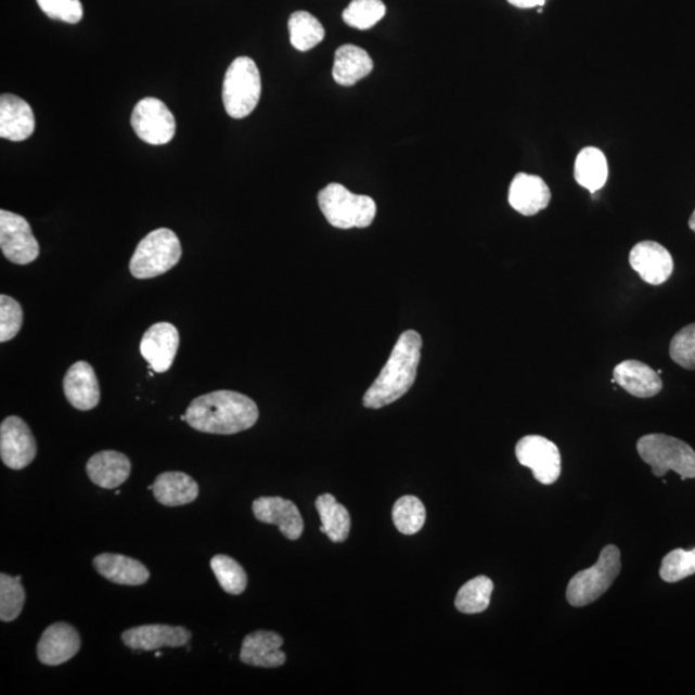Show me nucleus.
Instances as JSON below:
<instances>
[{
    "label": "nucleus",
    "mask_w": 695,
    "mask_h": 695,
    "mask_svg": "<svg viewBox=\"0 0 695 695\" xmlns=\"http://www.w3.org/2000/svg\"><path fill=\"white\" fill-rule=\"evenodd\" d=\"M192 429L208 435L231 436L253 428L259 409L252 398L233 390H216L194 399L185 411Z\"/></svg>",
    "instance_id": "obj_1"
},
{
    "label": "nucleus",
    "mask_w": 695,
    "mask_h": 695,
    "mask_svg": "<svg viewBox=\"0 0 695 695\" xmlns=\"http://www.w3.org/2000/svg\"><path fill=\"white\" fill-rule=\"evenodd\" d=\"M422 347V336L414 330L399 336L388 362L363 396L364 408L383 409L408 394L416 381Z\"/></svg>",
    "instance_id": "obj_2"
},
{
    "label": "nucleus",
    "mask_w": 695,
    "mask_h": 695,
    "mask_svg": "<svg viewBox=\"0 0 695 695\" xmlns=\"http://www.w3.org/2000/svg\"><path fill=\"white\" fill-rule=\"evenodd\" d=\"M319 205L327 222L340 230L366 229L376 216L373 198L352 194L339 183L329 184L320 192Z\"/></svg>",
    "instance_id": "obj_3"
},
{
    "label": "nucleus",
    "mask_w": 695,
    "mask_h": 695,
    "mask_svg": "<svg viewBox=\"0 0 695 695\" xmlns=\"http://www.w3.org/2000/svg\"><path fill=\"white\" fill-rule=\"evenodd\" d=\"M182 258V245L176 233L169 229H159L137 245L129 270L139 280L162 276L178 265Z\"/></svg>",
    "instance_id": "obj_4"
},
{
    "label": "nucleus",
    "mask_w": 695,
    "mask_h": 695,
    "mask_svg": "<svg viewBox=\"0 0 695 695\" xmlns=\"http://www.w3.org/2000/svg\"><path fill=\"white\" fill-rule=\"evenodd\" d=\"M636 449L644 463L652 466L656 477L670 471L681 479L695 478V451L683 440L666 435H648L638 440Z\"/></svg>",
    "instance_id": "obj_5"
},
{
    "label": "nucleus",
    "mask_w": 695,
    "mask_h": 695,
    "mask_svg": "<svg viewBox=\"0 0 695 695\" xmlns=\"http://www.w3.org/2000/svg\"><path fill=\"white\" fill-rule=\"evenodd\" d=\"M261 94L260 73L256 62L239 57L224 75L223 103L233 119H244L258 106Z\"/></svg>",
    "instance_id": "obj_6"
},
{
    "label": "nucleus",
    "mask_w": 695,
    "mask_h": 695,
    "mask_svg": "<svg viewBox=\"0 0 695 695\" xmlns=\"http://www.w3.org/2000/svg\"><path fill=\"white\" fill-rule=\"evenodd\" d=\"M621 572V553L615 545L605 546L593 567L577 574L568 583L567 599L574 607H584L607 593Z\"/></svg>",
    "instance_id": "obj_7"
},
{
    "label": "nucleus",
    "mask_w": 695,
    "mask_h": 695,
    "mask_svg": "<svg viewBox=\"0 0 695 695\" xmlns=\"http://www.w3.org/2000/svg\"><path fill=\"white\" fill-rule=\"evenodd\" d=\"M130 123L140 140L154 146L169 143L176 134L175 115L163 101L154 98L137 103Z\"/></svg>",
    "instance_id": "obj_8"
},
{
    "label": "nucleus",
    "mask_w": 695,
    "mask_h": 695,
    "mask_svg": "<svg viewBox=\"0 0 695 695\" xmlns=\"http://www.w3.org/2000/svg\"><path fill=\"white\" fill-rule=\"evenodd\" d=\"M0 247L3 256L18 266L33 263L40 253L29 222L9 210H0Z\"/></svg>",
    "instance_id": "obj_9"
},
{
    "label": "nucleus",
    "mask_w": 695,
    "mask_h": 695,
    "mask_svg": "<svg viewBox=\"0 0 695 695\" xmlns=\"http://www.w3.org/2000/svg\"><path fill=\"white\" fill-rule=\"evenodd\" d=\"M520 465L529 467L542 485H553L561 477L562 456L557 446L545 437L527 436L515 447Z\"/></svg>",
    "instance_id": "obj_10"
},
{
    "label": "nucleus",
    "mask_w": 695,
    "mask_h": 695,
    "mask_svg": "<svg viewBox=\"0 0 695 695\" xmlns=\"http://www.w3.org/2000/svg\"><path fill=\"white\" fill-rule=\"evenodd\" d=\"M37 440L23 419L10 416L0 425V458L13 471H23L37 458Z\"/></svg>",
    "instance_id": "obj_11"
},
{
    "label": "nucleus",
    "mask_w": 695,
    "mask_h": 695,
    "mask_svg": "<svg viewBox=\"0 0 695 695\" xmlns=\"http://www.w3.org/2000/svg\"><path fill=\"white\" fill-rule=\"evenodd\" d=\"M179 343L181 336L175 325L169 322L155 323L142 336L141 355L155 373H167L175 362Z\"/></svg>",
    "instance_id": "obj_12"
},
{
    "label": "nucleus",
    "mask_w": 695,
    "mask_h": 695,
    "mask_svg": "<svg viewBox=\"0 0 695 695\" xmlns=\"http://www.w3.org/2000/svg\"><path fill=\"white\" fill-rule=\"evenodd\" d=\"M191 631L183 626L143 625L124 631L121 640L132 651L153 652L165 648H179L190 642Z\"/></svg>",
    "instance_id": "obj_13"
},
{
    "label": "nucleus",
    "mask_w": 695,
    "mask_h": 695,
    "mask_svg": "<svg viewBox=\"0 0 695 695\" xmlns=\"http://www.w3.org/2000/svg\"><path fill=\"white\" fill-rule=\"evenodd\" d=\"M81 639L77 629L66 622H57L47 628L40 636L37 655L40 664L60 666L78 655Z\"/></svg>",
    "instance_id": "obj_14"
},
{
    "label": "nucleus",
    "mask_w": 695,
    "mask_h": 695,
    "mask_svg": "<svg viewBox=\"0 0 695 695\" xmlns=\"http://www.w3.org/2000/svg\"><path fill=\"white\" fill-rule=\"evenodd\" d=\"M630 266L646 284L655 286L665 284L673 272L670 252L655 241H643L632 247Z\"/></svg>",
    "instance_id": "obj_15"
},
{
    "label": "nucleus",
    "mask_w": 695,
    "mask_h": 695,
    "mask_svg": "<svg viewBox=\"0 0 695 695\" xmlns=\"http://www.w3.org/2000/svg\"><path fill=\"white\" fill-rule=\"evenodd\" d=\"M253 513L259 522L278 526L287 540H299L305 531V522L293 501L274 498H259L253 502Z\"/></svg>",
    "instance_id": "obj_16"
},
{
    "label": "nucleus",
    "mask_w": 695,
    "mask_h": 695,
    "mask_svg": "<svg viewBox=\"0 0 695 695\" xmlns=\"http://www.w3.org/2000/svg\"><path fill=\"white\" fill-rule=\"evenodd\" d=\"M65 397L74 409L91 411L101 399L99 377L91 363L78 361L73 364L64 378Z\"/></svg>",
    "instance_id": "obj_17"
},
{
    "label": "nucleus",
    "mask_w": 695,
    "mask_h": 695,
    "mask_svg": "<svg viewBox=\"0 0 695 695\" xmlns=\"http://www.w3.org/2000/svg\"><path fill=\"white\" fill-rule=\"evenodd\" d=\"M284 639L278 632L259 630L244 639L241 646V662L261 669H276L286 662V655L281 651Z\"/></svg>",
    "instance_id": "obj_18"
},
{
    "label": "nucleus",
    "mask_w": 695,
    "mask_h": 695,
    "mask_svg": "<svg viewBox=\"0 0 695 695\" xmlns=\"http://www.w3.org/2000/svg\"><path fill=\"white\" fill-rule=\"evenodd\" d=\"M36 130V115L23 99L13 94L0 98V137L21 142L29 139Z\"/></svg>",
    "instance_id": "obj_19"
},
{
    "label": "nucleus",
    "mask_w": 695,
    "mask_h": 695,
    "mask_svg": "<svg viewBox=\"0 0 695 695\" xmlns=\"http://www.w3.org/2000/svg\"><path fill=\"white\" fill-rule=\"evenodd\" d=\"M552 192L549 185L539 176L519 173L514 177L509 189V204L514 210L526 217L537 215L546 209Z\"/></svg>",
    "instance_id": "obj_20"
},
{
    "label": "nucleus",
    "mask_w": 695,
    "mask_h": 695,
    "mask_svg": "<svg viewBox=\"0 0 695 695\" xmlns=\"http://www.w3.org/2000/svg\"><path fill=\"white\" fill-rule=\"evenodd\" d=\"M93 567L107 581L123 587H141L150 580V570L143 563L121 554L94 556Z\"/></svg>",
    "instance_id": "obj_21"
},
{
    "label": "nucleus",
    "mask_w": 695,
    "mask_h": 695,
    "mask_svg": "<svg viewBox=\"0 0 695 695\" xmlns=\"http://www.w3.org/2000/svg\"><path fill=\"white\" fill-rule=\"evenodd\" d=\"M612 383H617L628 394L638 398L655 397L664 387L658 373L648 364L636 360L617 364Z\"/></svg>",
    "instance_id": "obj_22"
},
{
    "label": "nucleus",
    "mask_w": 695,
    "mask_h": 695,
    "mask_svg": "<svg viewBox=\"0 0 695 695\" xmlns=\"http://www.w3.org/2000/svg\"><path fill=\"white\" fill-rule=\"evenodd\" d=\"M132 472L128 456L118 451H101L88 460L87 474L95 486L114 490L126 484Z\"/></svg>",
    "instance_id": "obj_23"
},
{
    "label": "nucleus",
    "mask_w": 695,
    "mask_h": 695,
    "mask_svg": "<svg viewBox=\"0 0 695 695\" xmlns=\"http://www.w3.org/2000/svg\"><path fill=\"white\" fill-rule=\"evenodd\" d=\"M197 481L182 472H165L154 481L153 493L160 505L184 506L198 498Z\"/></svg>",
    "instance_id": "obj_24"
},
{
    "label": "nucleus",
    "mask_w": 695,
    "mask_h": 695,
    "mask_svg": "<svg viewBox=\"0 0 695 695\" xmlns=\"http://www.w3.org/2000/svg\"><path fill=\"white\" fill-rule=\"evenodd\" d=\"M374 62L362 48L346 44L335 52L333 78L342 87H352L357 81L369 77Z\"/></svg>",
    "instance_id": "obj_25"
},
{
    "label": "nucleus",
    "mask_w": 695,
    "mask_h": 695,
    "mask_svg": "<svg viewBox=\"0 0 695 695\" xmlns=\"http://www.w3.org/2000/svg\"><path fill=\"white\" fill-rule=\"evenodd\" d=\"M575 179L591 194L604 188L608 179V162L601 150L595 147L581 150L576 157Z\"/></svg>",
    "instance_id": "obj_26"
},
{
    "label": "nucleus",
    "mask_w": 695,
    "mask_h": 695,
    "mask_svg": "<svg viewBox=\"0 0 695 695\" xmlns=\"http://www.w3.org/2000/svg\"><path fill=\"white\" fill-rule=\"evenodd\" d=\"M325 535L333 542H344L350 532V515L347 507L339 504L330 493H323L316 500Z\"/></svg>",
    "instance_id": "obj_27"
},
{
    "label": "nucleus",
    "mask_w": 695,
    "mask_h": 695,
    "mask_svg": "<svg viewBox=\"0 0 695 695\" xmlns=\"http://www.w3.org/2000/svg\"><path fill=\"white\" fill-rule=\"evenodd\" d=\"M288 33L295 50L311 51L325 39V29L318 18L306 11L294 12L288 18Z\"/></svg>",
    "instance_id": "obj_28"
},
{
    "label": "nucleus",
    "mask_w": 695,
    "mask_h": 695,
    "mask_svg": "<svg viewBox=\"0 0 695 695\" xmlns=\"http://www.w3.org/2000/svg\"><path fill=\"white\" fill-rule=\"evenodd\" d=\"M493 593L491 578L478 576L459 590L455 605L461 614L477 615L490 607Z\"/></svg>",
    "instance_id": "obj_29"
},
{
    "label": "nucleus",
    "mask_w": 695,
    "mask_h": 695,
    "mask_svg": "<svg viewBox=\"0 0 695 695\" xmlns=\"http://www.w3.org/2000/svg\"><path fill=\"white\" fill-rule=\"evenodd\" d=\"M210 567L226 593L241 595L247 587V575L239 562L229 555L213 556Z\"/></svg>",
    "instance_id": "obj_30"
},
{
    "label": "nucleus",
    "mask_w": 695,
    "mask_h": 695,
    "mask_svg": "<svg viewBox=\"0 0 695 695\" xmlns=\"http://www.w3.org/2000/svg\"><path fill=\"white\" fill-rule=\"evenodd\" d=\"M391 518L399 532L406 536L422 531L425 525L426 511L422 500L415 497H403L396 501Z\"/></svg>",
    "instance_id": "obj_31"
},
{
    "label": "nucleus",
    "mask_w": 695,
    "mask_h": 695,
    "mask_svg": "<svg viewBox=\"0 0 695 695\" xmlns=\"http://www.w3.org/2000/svg\"><path fill=\"white\" fill-rule=\"evenodd\" d=\"M25 601L21 576L0 575V619L3 622L15 621L24 609Z\"/></svg>",
    "instance_id": "obj_32"
},
{
    "label": "nucleus",
    "mask_w": 695,
    "mask_h": 695,
    "mask_svg": "<svg viewBox=\"0 0 695 695\" xmlns=\"http://www.w3.org/2000/svg\"><path fill=\"white\" fill-rule=\"evenodd\" d=\"M382 0H352L343 12L344 23L358 30H368L385 16Z\"/></svg>",
    "instance_id": "obj_33"
},
{
    "label": "nucleus",
    "mask_w": 695,
    "mask_h": 695,
    "mask_svg": "<svg viewBox=\"0 0 695 695\" xmlns=\"http://www.w3.org/2000/svg\"><path fill=\"white\" fill-rule=\"evenodd\" d=\"M659 575L664 581L670 583L695 575V549L691 552H685L683 549L672 550L664 557Z\"/></svg>",
    "instance_id": "obj_34"
},
{
    "label": "nucleus",
    "mask_w": 695,
    "mask_h": 695,
    "mask_svg": "<svg viewBox=\"0 0 695 695\" xmlns=\"http://www.w3.org/2000/svg\"><path fill=\"white\" fill-rule=\"evenodd\" d=\"M24 323V309L16 299L0 295V342L16 338Z\"/></svg>",
    "instance_id": "obj_35"
},
{
    "label": "nucleus",
    "mask_w": 695,
    "mask_h": 695,
    "mask_svg": "<svg viewBox=\"0 0 695 695\" xmlns=\"http://www.w3.org/2000/svg\"><path fill=\"white\" fill-rule=\"evenodd\" d=\"M672 361L686 370H695V323L673 336L670 344Z\"/></svg>",
    "instance_id": "obj_36"
},
{
    "label": "nucleus",
    "mask_w": 695,
    "mask_h": 695,
    "mask_svg": "<svg viewBox=\"0 0 695 695\" xmlns=\"http://www.w3.org/2000/svg\"><path fill=\"white\" fill-rule=\"evenodd\" d=\"M39 9L52 20L66 24H78L82 18L80 0H37Z\"/></svg>",
    "instance_id": "obj_37"
},
{
    "label": "nucleus",
    "mask_w": 695,
    "mask_h": 695,
    "mask_svg": "<svg viewBox=\"0 0 695 695\" xmlns=\"http://www.w3.org/2000/svg\"><path fill=\"white\" fill-rule=\"evenodd\" d=\"M507 2L518 9H533V7H542L546 0H507Z\"/></svg>",
    "instance_id": "obj_38"
},
{
    "label": "nucleus",
    "mask_w": 695,
    "mask_h": 695,
    "mask_svg": "<svg viewBox=\"0 0 695 695\" xmlns=\"http://www.w3.org/2000/svg\"><path fill=\"white\" fill-rule=\"evenodd\" d=\"M690 227L693 232H695V210L693 213V216L690 219Z\"/></svg>",
    "instance_id": "obj_39"
},
{
    "label": "nucleus",
    "mask_w": 695,
    "mask_h": 695,
    "mask_svg": "<svg viewBox=\"0 0 695 695\" xmlns=\"http://www.w3.org/2000/svg\"><path fill=\"white\" fill-rule=\"evenodd\" d=\"M155 656H156V657H162V656H163V653H162V652H156V655H155Z\"/></svg>",
    "instance_id": "obj_40"
}]
</instances>
